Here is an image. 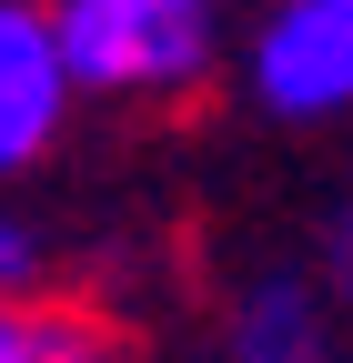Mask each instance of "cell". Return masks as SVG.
Masks as SVG:
<instances>
[{
  "label": "cell",
  "mask_w": 353,
  "mask_h": 363,
  "mask_svg": "<svg viewBox=\"0 0 353 363\" xmlns=\"http://www.w3.org/2000/svg\"><path fill=\"white\" fill-rule=\"evenodd\" d=\"M81 101H192L223 71V0H51Z\"/></svg>",
  "instance_id": "cell-1"
},
{
  "label": "cell",
  "mask_w": 353,
  "mask_h": 363,
  "mask_svg": "<svg viewBox=\"0 0 353 363\" xmlns=\"http://www.w3.org/2000/svg\"><path fill=\"white\" fill-rule=\"evenodd\" d=\"M242 91L273 121H353V0H273L242 40Z\"/></svg>",
  "instance_id": "cell-2"
},
{
  "label": "cell",
  "mask_w": 353,
  "mask_h": 363,
  "mask_svg": "<svg viewBox=\"0 0 353 363\" xmlns=\"http://www.w3.org/2000/svg\"><path fill=\"white\" fill-rule=\"evenodd\" d=\"M212 363H343V313L313 262H252L212 313Z\"/></svg>",
  "instance_id": "cell-3"
},
{
  "label": "cell",
  "mask_w": 353,
  "mask_h": 363,
  "mask_svg": "<svg viewBox=\"0 0 353 363\" xmlns=\"http://www.w3.org/2000/svg\"><path fill=\"white\" fill-rule=\"evenodd\" d=\"M71 71L51 40V0H0V182L30 172L71 121Z\"/></svg>",
  "instance_id": "cell-4"
},
{
  "label": "cell",
  "mask_w": 353,
  "mask_h": 363,
  "mask_svg": "<svg viewBox=\"0 0 353 363\" xmlns=\"http://www.w3.org/2000/svg\"><path fill=\"white\" fill-rule=\"evenodd\" d=\"M21 363H131V333L111 323L101 303L51 293V303L21 313Z\"/></svg>",
  "instance_id": "cell-5"
},
{
  "label": "cell",
  "mask_w": 353,
  "mask_h": 363,
  "mask_svg": "<svg viewBox=\"0 0 353 363\" xmlns=\"http://www.w3.org/2000/svg\"><path fill=\"white\" fill-rule=\"evenodd\" d=\"M0 303L30 313V303H51V233H40L30 212L0 202Z\"/></svg>",
  "instance_id": "cell-6"
},
{
  "label": "cell",
  "mask_w": 353,
  "mask_h": 363,
  "mask_svg": "<svg viewBox=\"0 0 353 363\" xmlns=\"http://www.w3.org/2000/svg\"><path fill=\"white\" fill-rule=\"evenodd\" d=\"M313 283L333 293V313H353V192L313 222Z\"/></svg>",
  "instance_id": "cell-7"
},
{
  "label": "cell",
  "mask_w": 353,
  "mask_h": 363,
  "mask_svg": "<svg viewBox=\"0 0 353 363\" xmlns=\"http://www.w3.org/2000/svg\"><path fill=\"white\" fill-rule=\"evenodd\" d=\"M0 363H21V313L0 303Z\"/></svg>",
  "instance_id": "cell-8"
}]
</instances>
